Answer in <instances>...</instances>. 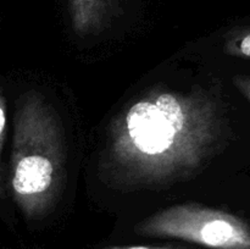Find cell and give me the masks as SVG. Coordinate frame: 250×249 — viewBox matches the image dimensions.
<instances>
[{
	"mask_svg": "<svg viewBox=\"0 0 250 249\" xmlns=\"http://www.w3.org/2000/svg\"><path fill=\"white\" fill-rule=\"evenodd\" d=\"M226 129L221 105L204 90L154 88L111 122L100 175L127 190L188 180L224 144Z\"/></svg>",
	"mask_w": 250,
	"mask_h": 249,
	"instance_id": "6da1fadb",
	"label": "cell"
},
{
	"mask_svg": "<svg viewBox=\"0 0 250 249\" xmlns=\"http://www.w3.org/2000/svg\"><path fill=\"white\" fill-rule=\"evenodd\" d=\"M66 146L55 109L36 90L16 102L9 182L15 203L27 220L45 217L65 181Z\"/></svg>",
	"mask_w": 250,
	"mask_h": 249,
	"instance_id": "7a4b0ae2",
	"label": "cell"
},
{
	"mask_svg": "<svg viewBox=\"0 0 250 249\" xmlns=\"http://www.w3.org/2000/svg\"><path fill=\"white\" fill-rule=\"evenodd\" d=\"M136 233L173 238L211 249H250V225L224 210L198 203L176 204L139 222Z\"/></svg>",
	"mask_w": 250,
	"mask_h": 249,
	"instance_id": "3957f363",
	"label": "cell"
},
{
	"mask_svg": "<svg viewBox=\"0 0 250 249\" xmlns=\"http://www.w3.org/2000/svg\"><path fill=\"white\" fill-rule=\"evenodd\" d=\"M117 0H70L73 29L78 34L95 31L106 20Z\"/></svg>",
	"mask_w": 250,
	"mask_h": 249,
	"instance_id": "277c9868",
	"label": "cell"
},
{
	"mask_svg": "<svg viewBox=\"0 0 250 249\" xmlns=\"http://www.w3.org/2000/svg\"><path fill=\"white\" fill-rule=\"evenodd\" d=\"M226 51L237 58L250 59V27H246L232 33L227 39Z\"/></svg>",
	"mask_w": 250,
	"mask_h": 249,
	"instance_id": "5b68a950",
	"label": "cell"
},
{
	"mask_svg": "<svg viewBox=\"0 0 250 249\" xmlns=\"http://www.w3.org/2000/svg\"><path fill=\"white\" fill-rule=\"evenodd\" d=\"M5 133H6V100H5V95L1 88H0V198H5L1 167V154L2 148H4Z\"/></svg>",
	"mask_w": 250,
	"mask_h": 249,
	"instance_id": "8992f818",
	"label": "cell"
},
{
	"mask_svg": "<svg viewBox=\"0 0 250 249\" xmlns=\"http://www.w3.org/2000/svg\"><path fill=\"white\" fill-rule=\"evenodd\" d=\"M105 249H186V248H180V247H172V246H129V247H107Z\"/></svg>",
	"mask_w": 250,
	"mask_h": 249,
	"instance_id": "52a82bcc",
	"label": "cell"
},
{
	"mask_svg": "<svg viewBox=\"0 0 250 249\" xmlns=\"http://www.w3.org/2000/svg\"><path fill=\"white\" fill-rule=\"evenodd\" d=\"M238 87L241 88L242 92L246 94V97L250 100V78H239Z\"/></svg>",
	"mask_w": 250,
	"mask_h": 249,
	"instance_id": "ba28073f",
	"label": "cell"
}]
</instances>
